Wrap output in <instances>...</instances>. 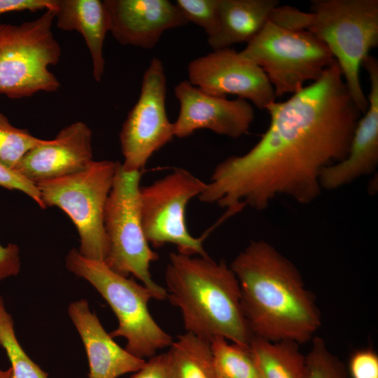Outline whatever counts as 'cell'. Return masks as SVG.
I'll return each mask as SVG.
<instances>
[{
  "label": "cell",
  "instance_id": "d4e9b609",
  "mask_svg": "<svg viewBox=\"0 0 378 378\" xmlns=\"http://www.w3.org/2000/svg\"><path fill=\"white\" fill-rule=\"evenodd\" d=\"M306 356L307 378H349L343 363L328 348L319 337L312 340Z\"/></svg>",
  "mask_w": 378,
  "mask_h": 378
},
{
  "label": "cell",
  "instance_id": "f546056e",
  "mask_svg": "<svg viewBox=\"0 0 378 378\" xmlns=\"http://www.w3.org/2000/svg\"><path fill=\"white\" fill-rule=\"evenodd\" d=\"M56 0H0V15L14 11L55 10Z\"/></svg>",
  "mask_w": 378,
  "mask_h": 378
},
{
  "label": "cell",
  "instance_id": "7402d4cb",
  "mask_svg": "<svg viewBox=\"0 0 378 378\" xmlns=\"http://www.w3.org/2000/svg\"><path fill=\"white\" fill-rule=\"evenodd\" d=\"M209 344L216 378H260L249 348L230 344L221 336L214 337Z\"/></svg>",
  "mask_w": 378,
  "mask_h": 378
},
{
  "label": "cell",
  "instance_id": "7c38bea8",
  "mask_svg": "<svg viewBox=\"0 0 378 378\" xmlns=\"http://www.w3.org/2000/svg\"><path fill=\"white\" fill-rule=\"evenodd\" d=\"M188 75L192 85L208 94L237 95L259 109H265L276 99L262 69L230 48L213 50L193 59L188 64Z\"/></svg>",
  "mask_w": 378,
  "mask_h": 378
},
{
  "label": "cell",
  "instance_id": "83f0119b",
  "mask_svg": "<svg viewBox=\"0 0 378 378\" xmlns=\"http://www.w3.org/2000/svg\"><path fill=\"white\" fill-rule=\"evenodd\" d=\"M0 186L21 191L31 198L41 209H46L37 186L15 171L0 163Z\"/></svg>",
  "mask_w": 378,
  "mask_h": 378
},
{
  "label": "cell",
  "instance_id": "484cf974",
  "mask_svg": "<svg viewBox=\"0 0 378 378\" xmlns=\"http://www.w3.org/2000/svg\"><path fill=\"white\" fill-rule=\"evenodd\" d=\"M175 4L188 22L202 27L207 38L214 36L219 25V0H176Z\"/></svg>",
  "mask_w": 378,
  "mask_h": 378
},
{
  "label": "cell",
  "instance_id": "7a4b0ae2",
  "mask_svg": "<svg viewBox=\"0 0 378 378\" xmlns=\"http://www.w3.org/2000/svg\"><path fill=\"white\" fill-rule=\"evenodd\" d=\"M253 335L298 344L314 338L320 312L295 265L269 242L251 241L230 265Z\"/></svg>",
  "mask_w": 378,
  "mask_h": 378
},
{
  "label": "cell",
  "instance_id": "8fae6325",
  "mask_svg": "<svg viewBox=\"0 0 378 378\" xmlns=\"http://www.w3.org/2000/svg\"><path fill=\"white\" fill-rule=\"evenodd\" d=\"M167 78L162 62L153 57L142 78L140 95L120 132L122 169L140 172L153 154L174 137L165 107Z\"/></svg>",
  "mask_w": 378,
  "mask_h": 378
},
{
  "label": "cell",
  "instance_id": "44dd1931",
  "mask_svg": "<svg viewBox=\"0 0 378 378\" xmlns=\"http://www.w3.org/2000/svg\"><path fill=\"white\" fill-rule=\"evenodd\" d=\"M166 356L172 378H216L209 342L190 332L178 335Z\"/></svg>",
  "mask_w": 378,
  "mask_h": 378
},
{
  "label": "cell",
  "instance_id": "6da1fadb",
  "mask_svg": "<svg viewBox=\"0 0 378 378\" xmlns=\"http://www.w3.org/2000/svg\"><path fill=\"white\" fill-rule=\"evenodd\" d=\"M265 109L267 130L247 153L216 166L201 202L234 214L246 206L264 210L282 195L313 202L323 170L346 158L362 114L336 60L316 81Z\"/></svg>",
  "mask_w": 378,
  "mask_h": 378
},
{
  "label": "cell",
  "instance_id": "d6986e66",
  "mask_svg": "<svg viewBox=\"0 0 378 378\" xmlns=\"http://www.w3.org/2000/svg\"><path fill=\"white\" fill-rule=\"evenodd\" d=\"M276 0H219V25L207 38L213 50L253 40L270 21Z\"/></svg>",
  "mask_w": 378,
  "mask_h": 378
},
{
  "label": "cell",
  "instance_id": "1f68e13d",
  "mask_svg": "<svg viewBox=\"0 0 378 378\" xmlns=\"http://www.w3.org/2000/svg\"><path fill=\"white\" fill-rule=\"evenodd\" d=\"M0 378H12L10 368L5 370H0Z\"/></svg>",
  "mask_w": 378,
  "mask_h": 378
},
{
  "label": "cell",
  "instance_id": "3957f363",
  "mask_svg": "<svg viewBox=\"0 0 378 378\" xmlns=\"http://www.w3.org/2000/svg\"><path fill=\"white\" fill-rule=\"evenodd\" d=\"M167 297L181 313L183 326L210 342L215 336L249 348L253 334L244 315L238 280L223 260L208 255L169 253Z\"/></svg>",
  "mask_w": 378,
  "mask_h": 378
},
{
  "label": "cell",
  "instance_id": "9c48e42d",
  "mask_svg": "<svg viewBox=\"0 0 378 378\" xmlns=\"http://www.w3.org/2000/svg\"><path fill=\"white\" fill-rule=\"evenodd\" d=\"M241 52L262 69L276 98L299 92L307 81H316L335 61L328 47L310 32L271 20Z\"/></svg>",
  "mask_w": 378,
  "mask_h": 378
},
{
  "label": "cell",
  "instance_id": "4fadbf2b",
  "mask_svg": "<svg viewBox=\"0 0 378 378\" xmlns=\"http://www.w3.org/2000/svg\"><path fill=\"white\" fill-rule=\"evenodd\" d=\"M180 104L177 119L173 122L174 134L186 138L200 129L237 139L247 133L254 119L252 105L246 99L208 94L185 80L174 88Z\"/></svg>",
  "mask_w": 378,
  "mask_h": 378
},
{
  "label": "cell",
  "instance_id": "603a6c76",
  "mask_svg": "<svg viewBox=\"0 0 378 378\" xmlns=\"http://www.w3.org/2000/svg\"><path fill=\"white\" fill-rule=\"evenodd\" d=\"M0 345L10 363L12 378H48V374L30 358L18 342L13 320L6 311L1 295Z\"/></svg>",
  "mask_w": 378,
  "mask_h": 378
},
{
  "label": "cell",
  "instance_id": "2e32d148",
  "mask_svg": "<svg viewBox=\"0 0 378 378\" xmlns=\"http://www.w3.org/2000/svg\"><path fill=\"white\" fill-rule=\"evenodd\" d=\"M361 66L369 75L368 107L357 123L346 158L323 170L319 180L321 190L344 186L372 174L378 164V62L368 55Z\"/></svg>",
  "mask_w": 378,
  "mask_h": 378
},
{
  "label": "cell",
  "instance_id": "5bb4252c",
  "mask_svg": "<svg viewBox=\"0 0 378 378\" xmlns=\"http://www.w3.org/2000/svg\"><path fill=\"white\" fill-rule=\"evenodd\" d=\"M92 138L85 122H75L29 150L14 171L35 185L83 171L94 161Z\"/></svg>",
  "mask_w": 378,
  "mask_h": 378
},
{
  "label": "cell",
  "instance_id": "277c9868",
  "mask_svg": "<svg viewBox=\"0 0 378 378\" xmlns=\"http://www.w3.org/2000/svg\"><path fill=\"white\" fill-rule=\"evenodd\" d=\"M270 20L307 31L321 41L337 62L355 104L365 112L368 101L360 69L370 50L378 46V0H313L309 13L278 6Z\"/></svg>",
  "mask_w": 378,
  "mask_h": 378
},
{
  "label": "cell",
  "instance_id": "4316f807",
  "mask_svg": "<svg viewBox=\"0 0 378 378\" xmlns=\"http://www.w3.org/2000/svg\"><path fill=\"white\" fill-rule=\"evenodd\" d=\"M348 373L351 378H378V356L372 349L358 350L352 354Z\"/></svg>",
  "mask_w": 378,
  "mask_h": 378
},
{
  "label": "cell",
  "instance_id": "30bf717a",
  "mask_svg": "<svg viewBox=\"0 0 378 378\" xmlns=\"http://www.w3.org/2000/svg\"><path fill=\"white\" fill-rule=\"evenodd\" d=\"M206 186L191 172L178 167L150 185L140 187L141 223L149 244L158 248L170 243L183 255H208L202 245L204 237H192L186 224L188 203Z\"/></svg>",
  "mask_w": 378,
  "mask_h": 378
},
{
  "label": "cell",
  "instance_id": "5b68a950",
  "mask_svg": "<svg viewBox=\"0 0 378 378\" xmlns=\"http://www.w3.org/2000/svg\"><path fill=\"white\" fill-rule=\"evenodd\" d=\"M65 265L71 272L88 281L109 304L118 321V328L109 335L125 338L128 352L150 358L171 346L172 337L159 326L148 310V302L155 299L150 289L116 273L104 262L83 256L76 248L69 251Z\"/></svg>",
  "mask_w": 378,
  "mask_h": 378
},
{
  "label": "cell",
  "instance_id": "8992f818",
  "mask_svg": "<svg viewBox=\"0 0 378 378\" xmlns=\"http://www.w3.org/2000/svg\"><path fill=\"white\" fill-rule=\"evenodd\" d=\"M55 12L18 24L0 22V94L10 99L57 91L60 83L50 71L62 50L52 31Z\"/></svg>",
  "mask_w": 378,
  "mask_h": 378
},
{
  "label": "cell",
  "instance_id": "ba28073f",
  "mask_svg": "<svg viewBox=\"0 0 378 378\" xmlns=\"http://www.w3.org/2000/svg\"><path fill=\"white\" fill-rule=\"evenodd\" d=\"M141 172H127L121 164L116 173L104 210V225L108 241L105 263L116 273L132 274L150 289L155 299L167 297L166 288L156 284L150 264L159 258L146 239L140 212Z\"/></svg>",
  "mask_w": 378,
  "mask_h": 378
},
{
  "label": "cell",
  "instance_id": "ac0fdd59",
  "mask_svg": "<svg viewBox=\"0 0 378 378\" xmlns=\"http://www.w3.org/2000/svg\"><path fill=\"white\" fill-rule=\"evenodd\" d=\"M54 12L58 28L76 31L83 36L90 53L93 78L99 82L105 69L104 43L109 31V20L104 1L56 0Z\"/></svg>",
  "mask_w": 378,
  "mask_h": 378
},
{
  "label": "cell",
  "instance_id": "f1b7e54d",
  "mask_svg": "<svg viewBox=\"0 0 378 378\" xmlns=\"http://www.w3.org/2000/svg\"><path fill=\"white\" fill-rule=\"evenodd\" d=\"M20 249L15 244H0V281L17 275L20 271Z\"/></svg>",
  "mask_w": 378,
  "mask_h": 378
},
{
  "label": "cell",
  "instance_id": "4dcf8cb0",
  "mask_svg": "<svg viewBox=\"0 0 378 378\" xmlns=\"http://www.w3.org/2000/svg\"><path fill=\"white\" fill-rule=\"evenodd\" d=\"M131 378H172L168 368L166 353L155 355Z\"/></svg>",
  "mask_w": 378,
  "mask_h": 378
},
{
  "label": "cell",
  "instance_id": "ffe728a7",
  "mask_svg": "<svg viewBox=\"0 0 378 378\" xmlns=\"http://www.w3.org/2000/svg\"><path fill=\"white\" fill-rule=\"evenodd\" d=\"M293 341H269L253 336L249 349L260 378H307L306 356Z\"/></svg>",
  "mask_w": 378,
  "mask_h": 378
},
{
  "label": "cell",
  "instance_id": "cb8c5ba5",
  "mask_svg": "<svg viewBox=\"0 0 378 378\" xmlns=\"http://www.w3.org/2000/svg\"><path fill=\"white\" fill-rule=\"evenodd\" d=\"M44 141L27 130L13 126L0 113V163L6 167L14 170L29 150Z\"/></svg>",
  "mask_w": 378,
  "mask_h": 378
},
{
  "label": "cell",
  "instance_id": "e0dca14e",
  "mask_svg": "<svg viewBox=\"0 0 378 378\" xmlns=\"http://www.w3.org/2000/svg\"><path fill=\"white\" fill-rule=\"evenodd\" d=\"M68 314L83 343L89 364L88 378H118L136 372L145 364L120 347L106 332L84 299L70 303Z\"/></svg>",
  "mask_w": 378,
  "mask_h": 378
},
{
  "label": "cell",
  "instance_id": "52a82bcc",
  "mask_svg": "<svg viewBox=\"0 0 378 378\" xmlns=\"http://www.w3.org/2000/svg\"><path fill=\"white\" fill-rule=\"evenodd\" d=\"M121 163L94 160L76 174L36 184L47 206L62 210L76 226L79 253L89 259L105 262L108 241L104 225L106 203Z\"/></svg>",
  "mask_w": 378,
  "mask_h": 378
},
{
  "label": "cell",
  "instance_id": "9a60e30c",
  "mask_svg": "<svg viewBox=\"0 0 378 378\" xmlns=\"http://www.w3.org/2000/svg\"><path fill=\"white\" fill-rule=\"evenodd\" d=\"M109 31L124 46L151 49L164 31L188 21L168 0H104Z\"/></svg>",
  "mask_w": 378,
  "mask_h": 378
}]
</instances>
